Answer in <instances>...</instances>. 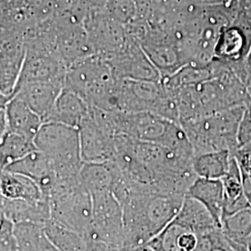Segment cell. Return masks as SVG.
Returning <instances> with one entry per match:
<instances>
[{"instance_id": "cell-7", "label": "cell", "mask_w": 251, "mask_h": 251, "mask_svg": "<svg viewBox=\"0 0 251 251\" xmlns=\"http://www.w3.org/2000/svg\"><path fill=\"white\" fill-rule=\"evenodd\" d=\"M118 134L144 143H166L175 122L147 112H111Z\"/></svg>"}, {"instance_id": "cell-24", "label": "cell", "mask_w": 251, "mask_h": 251, "mask_svg": "<svg viewBox=\"0 0 251 251\" xmlns=\"http://www.w3.org/2000/svg\"><path fill=\"white\" fill-rule=\"evenodd\" d=\"M233 154L241 174L244 194L251 205V152L237 150Z\"/></svg>"}, {"instance_id": "cell-16", "label": "cell", "mask_w": 251, "mask_h": 251, "mask_svg": "<svg viewBox=\"0 0 251 251\" xmlns=\"http://www.w3.org/2000/svg\"><path fill=\"white\" fill-rule=\"evenodd\" d=\"M0 193L1 197L9 199H21L30 202L49 200L36 181L24 175L6 171H1Z\"/></svg>"}, {"instance_id": "cell-15", "label": "cell", "mask_w": 251, "mask_h": 251, "mask_svg": "<svg viewBox=\"0 0 251 251\" xmlns=\"http://www.w3.org/2000/svg\"><path fill=\"white\" fill-rule=\"evenodd\" d=\"M174 222L198 234L210 233L222 229L206 206L189 197H185L179 214Z\"/></svg>"}, {"instance_id": "cell-2", "label": "cell", "mask_w": 251, "mask_h": 251, "mask_svg": "<svg viewBox=\"0 0 251 251\" xmlns=\"http://www.w3.org/2000/svg\"><path fill=\"white\" fill-rule=\"evenodd\" d=\"M247 105L181 122L180 126L188 136L195 154L219 151L236 152L238 126Z\"/></svg>"}, {"instance_id": "cell-29", "label": "cell", "mask_w": 251, "mask_h": 251, "mask_svg": "<svg viewBox=\"0 0 251 251\" xmlns=\"http://www.w3.org/2000/svg\"><path fill=\"white\" fill-rule=\"evenodd\" d=\"M239 150H246V151H250V152H251V144H249V145L246 146V147H244L242 149H239Z\"/></svg>"}, {"instance_id": "cell-12", "label": "cell", "mask_w": 251, "mask_h": 251, "mask_svg": "<svg viewBox=\"0 0 251 251\" xmlns=\"http://www.w3.org/2000/svg\"><path fill=\"white\" fill-rule=\"evenodd\" d=\"M119 174L113 162L84 163L78 179L81 185L92 196L105 192L113 193Z\"/></svg>"}, {"instance_id": "cell-1", "label": "cell", "mask_w": 251, "mask_h": 251, "mask_svg": "<svg viewBox=\"0 0 251 251\" xmlns=\"http://www.w3.org/2000/svg\"><path fill=\"white\" fill-rule=\"evenodd\" d=\"M124 212L125 245H148L174 222L186 196L158 193L149 185L121 177L113 191Z\"/></svg>"}, {"instance_id": "cell-13", "label": "cell", "mask_w": 251, "mask_h": 251, "mask_svg": "<svg viewBox=\"0 0 251 251\" xmlns=\"http://www.w3.org/2000/svg\"><path fill=\"white\" fill-rule=\"evenodd\" d=\"M90 108L76 93L63 89L46 122H56L78 128L88 116Z\"/></svg>"}, {"instance_id": "cell-18", "label": "cell", "mask_w": 251, "mask_h": 251, "mask_svg": "<svg viewBox=\"0 0 251 251\" xmlns=\"http://www.w3.org/2000/svg\"><path fill=\"white\" fill-rule=\"evenodd\" d=\"M233 152L230 151L206 152L195 156L193 169L198 178L223 179L228 173Z\"/></svg>"}, {"instance_id": "cell-19", "label": "cell", "mask_w": 251, "mask_h": 251, "mask_svg": "<svg viewBox=\"0 0 251 251\" xmlns=\"http://www.w3.org/2000/svg\"><path fill=\"white\" fill-rule=\"evenodd\" d=\"M14 233L20 251H60L46 233L45 225H14Z\"/></svg>"}, {"instance_id": "cell-8", "label": "cell", "mask_w": 251, "mask_h": 251, "mask_svg": "<svg viewBox=\"0 0 251 251\" xmlns=\"http://www.w3.org/2000/svg\"><path fill=\"white\" fill-rule=\"evenodd\" d=\"M43 123L42 118L18 97L1 102L0 136L10 132L35 141Z\"/></svg>"}, {"instance_id": "cell-22", "label": "cell", "mask_w": 251, "mask_h": 251, "mask_svg": "<svg viewBox=\"0 0 251 251\" xmlns=\"http://www.w3.org/2000/svg\"><path fill=\"white\" fill-rule=\"evenodd\" d=\"M46 233L60 251H86L87 239L50 221L45 225Z\"/></svg>"}, {"instance_id": "cell-11", "label": "cell", "mask_w": 251, "mask_h": 251, "mask_svg": "<svg viewBox=\"0 0 251 251\" xmlns=\"http://www.w3.org/2000/svg\"><path fill=\"white\" fill-rule=\"evenodd\" d=\"M1 171L21 174L33 179L41 188L46 198L49 199L50 192L55 181V175L50 162L43 152L38 150L30 152L18 161L9 164Z\"/></svg>"}, {"instance_id": "cell-25", "label": "cell", "mask_w": 251, "mask_h": 251, "mask_svg": "<svg viewBox=\"0 0 251 251\" xmlns=\"http://www.w3.org/2000/svg\"><path fill=\"white\" fill-rule=\"evenodd\" d=\"M0 217V251H20L14 233V225L4 216Z\"/></svg>"}, {"instance_id": "cell-9", "label": "cell", "mask_w": 251, "mask_h": 251, "mask_svg": "<svg viewBox=\"0 0 251 251\" xmlns=\"http://www.w3.org/2000/svg\"><path fill=\"white\" fill-rule=\"evenodd\" d=\"M63 89L64 82L62 81L32 82L18 87L12 97L23 100L45 123Z\"/></svg>"}, {"instance_id": "cell-5", "label": "cell", "mask_w": 251, "mask_h": 251, "mask_svg": "<svg viewBox=\"0 0 251 251\" xmlns=\"http://www.w3.org/2000/svg\"><path fill=\"white\" fill-rule=\"evenodd\" d=\"M78 131L84 163H107L114 159L117 132L111 112L90 107Z\"/></svg>"}, {"instance_id": "cell-30", "label": "cell", "mask_w": 251, "mask_h": 251, "mask_svg": "<svg viewBox=\"0 0 251 251\" xmlns=\"http://www.w3.org/2000/svg\"><path fill=\"white\" fill-rule=\"evenodd\" d=\"M248 91H249V94H250V96L251 97V84L248 86Z\"/></svg>"}, {"instance_id": "cell-10", "label": "cell", "mask_w": 251, "mask_h": 251, "mask_svg": "<svg viewBox=\"0 0 251 251\" xmlns=\"http://www.w3.org/2000/svg\"><path fill=\"white\" fill-rule=\"evenodd\" d=\"M0 215L4 216L13 225L36 224L45 225L50 221L49 200L30 202L21 199L0 197Z\"/></svg>"}, {"instance_id": "cell-21", "label": "cell", "mask_w": 251, "mask_h": 251, "mask_svg": "<svg viewBox=\"0 0 251 251\" xmlns=\"http://www.w3.org/2000/svg\"><path fill=\"white\" fill-rule=\"evenodd\" d=\"M222 232L225 237L236 245L246 247L251 235V206L221 221Z\"/></svg>"}, {"instance_id": "cell-6", "label": "cell", "mask_w": 251, "mask_h": 251, "mask_svg": "<svg viewBox=\"0 0 251 251\" xmlns=\"http://www.w3.org/2000/svg\"><path fill=\"white\" fill-rule=\"evenodd\" d=\"M92 240L116 249L125 245L124 212L121 203L112 192L92 195Z\"/></svg>"}, {"instance_id": "cell-26", "label": "cell", "mask_w": 251, "mask_h": 251, "mask_svg": "<svg viewBox=\"0 0 251 251\" xmlns=\"http://www.w3.org/2000/svg\"><path fill=\"white\" fill-rule=\"evenodd\" d=\"M251 144V102L245 109L237 131L238 150Z\"/></svg>"}, {"instance_id": "cell-3", "label": "cell", "mask_w": 251, "mask_h": 251, "mask_svg": "<svg viewBox=\"0 0 251 251\" xmlns=\"http://www.w3.org/2000/svg\"><path fill=\"white\" fill-rule=\"evenodd\" d=\"M36 149L51 164L55 179H77L84 164L78 128L56 122H45L35 138Z\"/></svg>"}, {"instance_id": "cell-14", "label": "cell", "mask_w": 251, "mask_h": 251, "mask_svg": "<svg viewBox=\"0 0 251 251\" xmlns=\"http://www.w3.org/2000/svg\"><path fill=\"white\" fill-rule=\"evenodd\" d=\"M186 197L194 198L206 206L221 226L225 205V187L222 179L197 178L189 188Z\"/></svg>"}, {"instance_id": "cell-23", "label": "cell", "mask_w": 251, "mask_h": 251, "mask_svg": "<svg viewBox=\"0 0 251 251\" xmlns=\"http://www.w3.org/2000/svg\"><path fill=\"white\" fill-rule=\"evenodd\" d=\"M184 226L173 222L161 233L148 243L152 251H180L178 246V237Z\"/></svg>"}, {"instance_id": "cell-4", "label": "cell", "mask_w": 251, "mask_h": 251, "mask_svg": "<svg viewBox=\"0 0 251 251\" xmlns=\"http://www.w3.org/2000/svg\"><path fill=\"white\" fill-rule=\"evenodd\" d=\"M49 200L50 221L80 234L86 239H91L92 197L81 185L79 179H55Z\"/></svg>"}, {"instance_id": "cell-28", "label": "cell", "mask_w": 251, "mask_h": 251, "mask_svg": "<svg viewBox=\"0 0 251 251\" xmlns=\"http://www.w3.org/2000/svg\"><path fill=\"white\" fill-rule=\"evenodd\" d=\"M246 248H247V251H251V236H250V238H249L248 242H247V245H246Z\"/></svg>"}, {"instance_id": "cell-17", "label": "cell", "mask_w": 251, "mask_h": 251, "mask_svg": "<svg viewBox=\"0 0 251 251\" xmlns=\"http://www.w3.org/2000/svg\"><path fill=\"white\" fill-rule=\"evenodd\" d=\"M222 180L225 187V205L222 219L251 206L244 194L241 174L233 154L229 171Z\"/></svg>"}, {"instance_id": "cell-27", "label": "cell", "mask_w": 251, "mask_h": 251, "mask_svg": "<svg viewBox=\"0 0 251 251\" xmlns=\"http://www.w3.org/2000/svg\"><path fill=\"white\" fill-rule=\"evenodd\" d=\"M119 251H152L147 245L139 248H122Z\"/></svg>"}, {"instance_id": "cell-20", "label": "cell", "mask_w": 251, "mask_h": 251, "mask_svg": "<svg viewBox=\"0 0 251 251\" xmlns=\"http://www.w3.org/2000/svg\"><path fill=\"white\" fill-rule=\"evenodd\" d=\"M0 143L1 170L37 150L35 141L10 132L0 136Z\"/></svg>"}]
</instances>
